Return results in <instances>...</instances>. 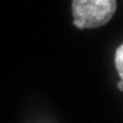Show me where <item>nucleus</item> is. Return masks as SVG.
Here are the masks:
<instances>
[{
	"mask_svg": "<svg viewBox=\"0 0 123 123\" xmlns=\"http://www.w3.org/2000/svg\"><path fill=\"white\" fill-rule=\"evenodd\" d=\"M114 66L117 69V73L122 78L123 76V45L120 44L117 50H116V54H114Z\"/></svg>",
	"mask_w": 123,
	"mask_h": 123,
	"instance_id": "f03ea898",
	"label": "nucleus"
},
{
	"mask_svg": "<svg viewBox=\"0 0 123 123\" xmlns=\"http://www.w3.org/2000/svg\"><path fill=\"white\" fill-rule=\"evenodd\" d=\"M116 0H72L73 25L79 29L100 28L116 13Z\"/></svg>",
	"mask_w": 123,
	"mask_h": 123,
	"instance_id": "f257e3e1",
	"label": "nucleus"
},
{
	"mask_svg": "<svg viewBox=\"0 0 123 123\" xmlns=\"http://www.w3.org/2000/svg\"><path fill=\"white\" fill-rule=\"evenodd\" d=\"M117 86H119V89H120V91H122V88H123V82H122V81H120V82H119V84H117Z\"/></svg>",
	"mask_w": 123,
	"mask_h": 123,
	"instance_id": "7ed1b4c3",
	"label": "nucleus"
}]
</instances>
